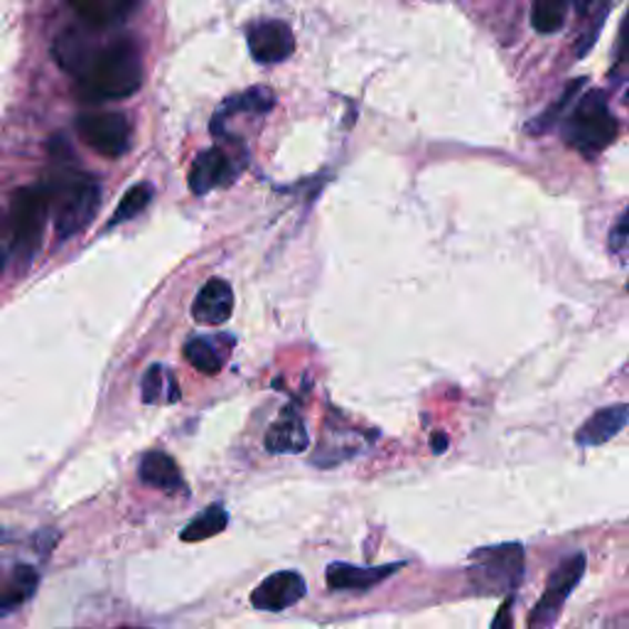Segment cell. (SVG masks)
Wrapping results in <instances>:
<instances>
[{"label":"cell","mask_w":629,"mask_h":629,"mask_svg":"<svg viewBox=\"0 0 629 629\" xmlns=\"http://www.w3.org/2000/svg\"><path fill=\"white\" fill-rule=\"evenodd\" d=\"M6 258H8V256H6V251L0 248V271H3V266H6Z\"/></svg>","instance_id":"cell-31"},{"label":"cell","mask_w":629,"mask_h":629,"mask_svg":"<svg viewBox=\"0 0 629 629\" xmlns=\"http://www.w3.org/2000/svg\"><path fill=\"white\" fill-rule=\"evenodd\" d=\"M586 574V556L576 554L560 560L556 566V570L548 576L546 590L536 602V608L529 612V622L526 627L529 629H554L560 610H564L566 600L570 598V592L578 588V582Z\"/></svg>","instance_id":"cell-6"},{"label":"cell","mask_w":629,"mask_h":629,"mask_svg":"<svg viewBox=\"0 0 629 629\" xmlns=\"http://www.w3.org/2000/svg\"><path fill=\"white\" fill-rule=\"evenodd\" d=\"M229 524V514L222 505H212L204 509L202 514H197L185 529L180 531V539L185 544H197V541H207L212 536L222 534Z\"/></svg>","instance_id":"cell-20"},{"label":"cell","mask_w":629,"mask_h":629,"mask_svg":"<svg viewBox=\"0 0 629 629\" xmlns=\"http://www.w3.org/2000/svg\"><path fill=\"white\" fill-rule=\"evenodd\" d=\"M608 246L612 254H627L629 251V207L622 212L620 220L610 229Z\"/></svg>","instance_id":"cell-26"},{"label":"cell","mask_w":629,"mask_h":629,"mask_svg":"<svg viewBox=\"0 0 629 629\" xmlns=\"http://www.w3.org/2000/svg\"><path fill=\"white\" fill-rule=\"evenodd\" d=\"M307 428L301 418V414H295L293 408H285L283 414L278 416V420L273 423L266 433V450L273 455H295L303 453L307 448Z\"/></svg>","instance_id":"cell-15"},{"label":"cell","mask_w":629,"mask_h":629,"mask_svg":"<svg viewBox=\"0 0 629 629\" xmlns=\"http://www.w3.org/2000/svg\"><path fill=\"white\" fill-rule=\"evenodd\" d=\"M586 87V77H580V79H576V82H570L568 87H566V91H564V97H560L554 106H548L539 119H536L529 129L534 131V133H544V131H548L551 129V125L558 121V119H564V111L574 104V99L578 97V91Z\"/></svg>","instance_id":"cell-25"},{"label":"cell","mask_w":629,"mask_h":629,"mask_svg":"<svg viewBox=\"0 0 629 629\" xmlns=\"http://www.w3.org/2000/svg\"><path fill=\"white\" fill-rule=\"evenodd\" d=\"M141 394L145 404H175L180 402V386L175 374L165 369L163 364L148 367L141 382Z\"/></svg>","instance_id":"cell-19"},{"label":"cell","mask_w":629,"mask_h":629,"mask_svg":"<svg viewBox=\"0 0 629 629\" xmlns=\"http://www.w3.org/2000/svg\"><path fill=\"white\" fill-rule=\"evenodd\" d=\"M511 612H514V595H507V600L501 602V608L497 610V617L491 620V629H514Z\"/></svg>","instance_id":"cell-29"},{"label":"cell","mask_w":629,"mask_h":629,"mask_svg":"<svg viewBox=\"0 0 629 629\" xmlns=\"http://www.w3.org/2000/svg\"><path fill=\"white\" fill-rule=\"evenodd\" d=\"M627 423H629V404L605 406L600 410H595V414L578 428L576 443L582 445V448H595V445L612 440Z\"/></svg>","instance_id":"cell-13"},{"label":"cell","mask_w":629,"mask_h":629,"mask_svg":"<svg viewBox=\"0 0 629 629\" xmlns=\"http://www.w3.org/2000/svg\"><path fill=\"white\" fill-rule=\"evenodd\" d=\"M52 210V200L44 185L22 187L10 202V248L22 258H32L40 242L44 224Z\"/></svg>","instance_id":"cell-5"},{"label":"cell","mask_w":629,"mask_h":629,"mask_svg":"<svg viewBox=\"0 0 629 629\" xmlns=\"http://www.w3.org/2000/svg\"><path fill=\"white\" fill-rule=\"evenodd\" d=\"M627 104H629V91H627Z\"/></svg>","instance_id":"cell-32"},{"label":"cell","mask_w":629,"mask_h":629,"mask_svg":"<svg viewBox=\"0 0 629 629\" xmlns=\"http://www.w3.org/2000/svg\"><path fill=\"white\" fill-rule=\"evenodd\" d=\"M568 3L566 0H539L531 8V26L541 35H554L566 22Z\"/></svg>","instance_id":"cell-23"},{"label":"cell","mask_w":629,"mask_h":629,"mask_svg":"<svg viewBox=\"0 0 629 629\" xmlns=\"http://www.w3.org/2000/svg\"><path fill=\"white\" fill-rule=\"evenodd\" d=\"M153 194H155V187L151 185V182H139V185H133L121 197L119 207H116V212H113L106 229H113V226H119V224L129 222V220H135V216H139L148 207V204L153 202Z\"/></svg>","instance_id":"cell-22"},{"label":"cell","mask_w":629,"mask_h":629,"mask_svg":"<svg viewBox=\"0 0 629 629\" xmlns=\"http://www.w3.org/2000/svg\"><path fill=\"white\" fill-rule=\"evenodd\" d=\"M135 6L133 3H123V0H87V3H72V10L82 20V26H87L89 30L104 32L113 26H119Z\"/></svg>","instance_id":"cell-17"},{"label":"cell","mask_w":629,"mask_h":629,"mask_svg":"<svg viewBox=\"0 0 629 629\" xmlns=\"http://www.w3.org/2000/svg\"><path fill=\"white\" fill-rule=\"evenodd\" d=\"M273 104H276V97H273V91L268 87H254V89L244 91V94L226 99L222 109L216 111L214 123H220L224 116H232V113H239V111L268 113L273 109Z\"/></svg>","instance_id":"cell-21"},{"label":"cell","mask_w":629,"mask_h":629,"mask_svg":"<svg viewBox=\"0 0 629 629\" xmlns=\"http://www.w3.org/2000/svg\"><path fill=\"white\" fill-rule=\"evenodd\" d=\"M307 592V582L301 574L295 570H278V574L268 576L261 580L256 590L251 592V605L256 610L266 612H278L285 608H293L295 602H301Z\"/></svg>","instance_id":"cell-10"},{"label":"cell","mask_w":629,"mask_h":629,"mask_svg":"<svg viewBox=\"0 0 629 629\" xmlns=\"http://www.w3.org/2000/svg\"><path fill=\"white\" fill-rule=\"evenodd\" d=\"M182 354H185V359L202 374H220L224 367L222 354L216 352L207 339H200V337L190 339L187 345L182 347Z\"/></svg>","instance_id":"cell-24"},{"label":"cell","mask_w":629,"mask_h":629,"mask_svg":"<svg viewBox=\"0 0 629 629\" xmlns=\"http://www.w3.org/2000/svg\"><path fill=\"white\" fill-rule=\"evenodd\" d=\"M608 13H610V8L608 6H602L600 8V13H598V18H595V26H592V30H588L586 35L580 38V44H578V50H576V57L580 60V57H586L590 50H592V44H595V40H598V35H600V30H602V26H605V18H608Z\"/></svg>","instance_id":"cell-27"},{"label":"cell","mask_w":629,"mask_h":629,"mask_svg":"<svg viewBox=\"0 0 629 629\" xmlns=\"http://www.w3.org/2000/svg\"><path fill=\"white\" fill-rule=\"evenodd\" d=\"M404 564H388V566H372L359 568L349 564H329L327 566V586L333 590H369L379 586L396 570H402Z\"/></svg>","instance_id":"cell-14"},{"label":"cell","mask_w":629,"mask_h":629,"mask_svg":"<svg viewBox=\"0 0 629 629\" xmlns=\"http://www.w3.org/2000/svg\"><path fill=\"white\" fill-rule=\"evenodd\" d=\"M615 60L620 64H629V13L622 20V28H620V35H617V52H615Z\"/></svg>","instance_id":"cell-28"},{"label":"cell","mask_w":629,"mask_h":629,"mask_svg":"<svg viewBox=\"0 0 629 629\" xmlns=\"http://www.w3.org/2000/svg\"><path fill=\"white\" fill-rule=\"evenodd\" d=\"M234 175L236 170L232 165V155L222 148H210V151L200 153L190 168V190L194 194H207L232 182Z\"/></svg>","instance_id":"cell-12"},{"label":"cell","mask_w":629,"mask_h":629,"mask_svg":"<svg viewBox=\"0 0 629 629\" xmlns=\"http://www.w3.org/2000/svg\"><path fill=\"white\" fill-rule=\"evenodd\" d=\"M139 477H141V483H145L148 487H155L163 491L185 489V479H182L177 463L163 450H153V453L143 455Z\"/></svg>","instance_id":"cell-16"},{"label":"cell","mask_w":629,"mask_h":629,"mask_svg":"<svg viewBox=\"0 0 629 629\" xmlns=\"http://www.w3.org/2000/svg\"><path fill=\"white\" fill-rule=\"evenodd\" d=\"M448 445H450V440H448V436H445V433H433V438H430V448H433V453H436V455H443L445 450H448Z\"/></svg>","instance_id":"cell-30"},{"label":"cell","mask_w":629,"mask_h":629,"mask_svg":"<svg viewBox=\"0 0 629 629\" xmlns=\"http://www.w3.org/2000/svg\"><path fill=\"white\" fill-rule=\"evenodd\" d=\"M77 133L91 151L104 158H121L131 145L129 116L116 111L82 113L77 119Z\"/></svg>","instance_id":"cell-7"},{"label":"cell","mask_w":629,"mask_h":629,"mask_svg":"<svg viewBox=\"0 0 629 629\" xmlns=\"http://www.w3.org/2000/svg\"><path fill=\"white\" fill-rule=\"evenodd\" d=\"M617 133H620V123H617L615 113L608 106V99H605V91L600 89L582 94L576 101L574 111H568L564 123H560V135H564L566 145L586 158L598 155L612 145Z\"/></svg>","instance_id":"cell-2"},{"label":"cell","mask_w":629,"mask_h":629,"mask_svg":"<svg viewBox=\"0 0 629 629\" xmlns=\"http://www.w3.org/2000/svg\"><path fill=\"white\" fill-rule=\"evenodd\" d=\"M248 52L258 64L285 62L295 52V35L288 22L258 20L246 30Z\"/></svg>","instance_id":"cell-8"},{"label":"cell","mask_w":629,"mask_h":629,"mask_svg":"<svg viewBox=\"0 0 629 629\" xmlns=\"http://www.w3.org/2000/svg\"><path fill=\"white\" fill-rule=\"evenodd\" d=\"M143 84L141 54L131 40H113L97 52L87 72L77 79V94L82 101L129 99Z\"/></svg>","instance_id":"cell-1"},{"label":"cell","mask_w":629,"mask_h":629,"mask_svg":"<svg viewBox=\"0 0 629 629\" xmlns=\"http://www.w3.org/2000/svg\"><path fill=\"white\" fill-rule=\"evenodd\" d=\"M627 291H629V283H627Z\"/></svg>","instance_id":"cell-33"},{"label":"cell","mask_w":629,"mask_h":629,"mask_svg":"<svg viewBox=\"0 0 629 629\" xmlns=\"http://www.w3.org/2000/svg\"><path fill=\"white\" fill-rule=\"evenodd\" d=\"M52 207H54V232L57 239H70L94 222L101 207V187L91 175L62 173L44 182Z\"/></svg>","instance_id":"cell-3"},{"label":"cell","mask_w":629,"mask_h":629,"mask_svg":"<svg viewBox=\"0 0 629 629\" xmlns=\"http://www.w3.org/2000/svg\"><path fill=\"white\" fill-rule=\"evenodd\" d=\"M94 32L89 30L87 26L82 28H64L60 35H57L54 44H52V54L57 64L62 67L67 74L72 77H82L87 72V67L94 60L97 52L104 48V44L94 42Z\"/></svg>","instance_id":"cell-9"},{"label":"cell","mask_w":629,"mask_h":629,"mask_svg":"<svg viewBox=\"0 0 629 629\" xmlns=\"http://www.w3.org/2000/svg\"><path fill=\"white\" fill-rule=\"evenodd\" d=\"M524 576L521 544L479 548L470 556V582L483 595H509Z\"/></svg>","instance_id":"cell-4"},{"label":"cell","mask_w":629,"mask_h":629,"mask_svg":"<svg viewBox=\"0 0 629 629\" xmlns=\"http://www.w3.org/2000/svg\"><path fill=\"white\" fill-rule=\"evenodd\" d=\"M234 313V291L222 278H212L200 288L192 303V317L200 325H224Z\"/></svg>","instance_id":"cell-11"},{"label":"cell","mask_w":629,"mask_h":629,"mask_svg":"<svg viewBox=\"0 0 629 629\" xmlns=\"http://www.w3.org/2000/svg\"><path fill=\"white\" fill-rule=\"evenodd\" d=\"M38 582H40V576L35 568L26 566V564L16 566L13 574H10V580L3 588H0V617L18 610L22 602L30 600L38 590Z\"/></svg>","instance_id":"cell-18"}]
</instances>
